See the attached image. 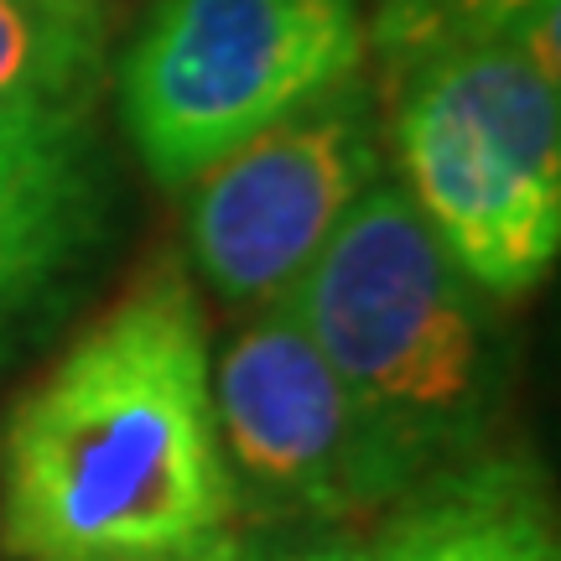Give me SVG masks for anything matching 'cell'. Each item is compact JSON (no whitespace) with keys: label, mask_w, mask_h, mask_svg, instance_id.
<instances>
[{"label":"cell","mask_w":561,"mask_h":561,"mask_svg":"<svg viewBox=\"0 0 561 561\" xmlns=\"http://www.w3.org/2000/svg\"><path fill=\"white\" fill-rule=\"evenodd\" d=\"M187 261L157 255L5 416L0 546L16 561L193 557L240 536Z\"/></svg>","instance_id":"cell-1"},{"label":"cell","mask_w":561,"mask_h":561,"mask_svg":"<svg viewBox=\"0 0 561 561\" xmlns=\"http://www.w3.org/2000/svg\"><path fill=\"white\" fill-rule=\"evenodd\" d=\"M286 301L333 364L396 500L500 447L515 385L504 312L453 265L401 182L364 187Z\"/></svg>","instance_id":"cell-2"},{"label":"cell","mask_w":561,"mask_h":561,"mask_svg":"<svg viewBox=\"0 0 561 561\" xmlns=\"http://www.w3.org/2000/svg\"><path fill=\"white\" fill-rule=\"evenodd\" d=\"M375 89L401 193L453 265L494 301L536 291L561 255V73L458 42Z\"/></svg>","instance_id":"cell-3"},{"label":"cell","mask_w":561,"mask_h":561,"mask_svg":"<svg viewBox=\"0 0 561 561\" xmlns=\"http://www.w3.org/2000/svg\"><path fill=\"white\" fill-rule=\"evenodd\" d=\"M364 0H157L121 58V125L157 187L364 68Z\"/></svg>","instance_id":"cell-4"},{"label":"cell","mask_w":561,"mask_h":561,"mask_svg":"<svg viewBox=\"0 0 561 561\" xmlns=\"http://www.w3.org/2000/svg\"><path fill=\"white\" fill-rule=\"evenodd\" d=\"M380 178V89L359 68L187 182V276L224 307H271Z\"/></svg>","instance_id":"cell-5"},{"label":"cell","mask_w":561,"mask_h":561,"mask_svg":"<svg viewBox=\"0 0 561 561\" xmlns=\"http://www.w3.org/2000/svg\"><path fill=\"white\" fill-rule=\"evenodd\" d=\"M240 530L359 525L396 504L364 426L291 301L255 307L208 369Z\"/></svg>","instance_id":"cell-6"},{"label":"cell","mask_w":561,"mask_h":561,"mask_svg":"<svg viewBox=\"0 0 561 561\" xmlns=\"http://www.w3.org/2000/svg\"><path fill=\"white\" fill-rule=\"evenodd\" d=\"M121 229L94 110L0 115V364L47 339Z\"/></svg>","instance_id":"cell-7"},{"label":"cell","mask_w":561,"mask_h":561,"mask_svg":"<svg viewBox=\"0 0 561 561\" xmlns=\"http://www.w3.org/2000/svg\"><path fill=\"white\" fill-rule=\"evenodd\" d=\"M364 541L369 561H561L541 462L500 447L411 483Z\"/></svg>","instance_id":"cell-8"},{"label":"cell","mask_w":561,"mask_h":561,"mask_svg":"<svg viewBox=\"0 0 561 561\" xmlns=\"http://www.w3.org/2000/svg\"><path fill=\"white\" fill-rule=\"evenodd\" d=\"M110 21L79 0H0V115L94 110Z\"/></svg>","instance_id":"cell-9"},{"label":"cell","mask_w":561,"mask_h":561,"mask_svg":"<svg viewBox=\"0 0 561 561\" xmlns=\"http://www.w3.org/2000/svg\"><path fill=\"white\" fill-rule=\"evenodd\" d=\"M561 0H375L364 11V47H375L385 83L416 58L458 42H504L561 73Z\"/></svg>","instance_id":"cell-10"},{"label":"cell","mask_w":561,"mask_h":561,"mask_svg":"<svg viewBox=\"0 0 561 561\" xmlns=\"http://www.w3.org/2000/svg\"><path fill=\"white\" fill-rule=\"evenodd\" d=\"M240 561H369V541L359 525L240 530Z\"/></svg>","instance_id":"cell-11"},{"label":"cell","mask_w":561,"mask_h":561,"mask_svg":"<svg viewBox=\"0 0 561 561\" xmlns=\"http://www.w3.org/2000/svg\"><path fill=\"white\" fill-rule=\"evenodd\" d=\"M104 561H240V536L214 551H193V557H104Z\"/></svg>","instance_id":"cell-12"},{"label":"cell","mask_w":561,"mask_h":561,"mask_svg":"<svg viewBox=\"0 0 561 561\" xmlns=\"http://www.w3.org/2000/svg\"><path fill=\"white\" fill-rule=\"evenodd\" d=\"M79 5H83V11H94V16L110 21V5H115V0H79Z\"/></svg>","instance_id":"cell-13"}]
</instances>
